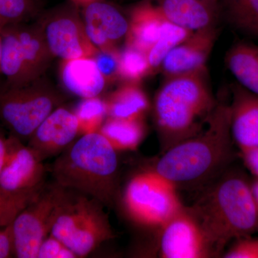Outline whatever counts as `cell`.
Masks as SVG:
<instances>
[{
  "label": "cell",
  "instance_id": "6da1fadb",
  "mask_svg": "<svg viewBox=\"0 0 258 258\" xmlns=\"http://www.w3.org/2000/svg\"><path fill=\"white\" fill-rule=\"evenodd\" d=\"M232 139L230 106L217 104L205 128L163 153L152 169L176 187L201 184L230 162Z\"/></svg>",
  "mask_w": 258,
  "mask_h": 258
},
{
  "label": "cell",
  "instance_id": "7a4b0ae2",
  "mask_svg": "<svg viewBox=\"0 0 258 258\" xmlns=\"http://www.w3.org/2000/svg\"><path fill=\"white\" fill-rule=\"evenodd\" d=\"M205 72L167 78L154 99L162 152L200 134L217 106Z\"/></svg>",
  "mask_w": 258,
  "mask_h": 258
},
{
  "label": "cell",
  "instance_id": "3957f363",
  "mask_svg": "<svg viewBox=\"0 0 258 258\" xmlns=\"http://www.w3.org/2000/svg\"><path fill=\"white\" fill-rule=\"evenodd\" d=\"M189 211L205 232L213 254L232 240L258 232V213L251 184L237 174L219 180Z\"/></svg>",
  "mask_w": 258,
  "mask_h": 258
},
{
  "label": "cell",
  "instance_id": "277c9868",
  "mask_svg": "<svg viewBox=\"0 0 258 258\" xmlns=\"http://www.w3.org/2000/svg\"><path fill=\"white\" fill-rule=\"evenodd\" d=\"M117 152L101 134H83L58 155L52 166L55 182L96 199L103 206L114 204Z\"/></svg>",
  "mask_w": 258,
  "mask_h": 258
},
{
  "label": "cell",
  "instance_id": "5b68a950",
  "mask_svg": "<svg viewBox=\"0 0 258 258\" xmlns=\"http://www.w3.org/2000/svg\"><path fill=\"white\" fill-rule=\"evenodd\" d=\"M103 205L96 199L66 189L50 234L77 257H86L114 237Z\"/></svg>",
  "mask_w": 258,
  "mask_h": 258
},
{
  "label": "cell",
  "instance_id": "8992f818",
  "mask_svg": "<svg viewBox=\"0 0 258 258\" xmlns=\"http://www.w3.org/2000/svg\"><path fill=\"white\" fill-rule=\"evenodd\" d=\"M3 40L1 74L6 86H20L40 79L53 56L38 25L27 23L0 30Z\"/></svg>",
  "mask_w": 258,
  "mask_h": 258
},
{
  "label": "cell",
  "instance_id": "52a82bcc",
  "mask_svg": "<svg viewBox=\"0 0 258 258\" xmlns=\"http://www.w3.org/2000/svg\"><path fill=\"white\" fill-rule=\"evenodd\" d=\"M123 205L127 215L139 225L161 228L184 208L176 185L153 169L128 181Z\"/></svg>",
  "mask_w": 258,
  "mask_h": 258
},
{
  "label": "cell",
  "instance_id": "ba28073f",
  "mask_svg": "<svg viewBox=\"0 0 258 258\" xmlns=\"http://www.w3.org/2000/svg\"><path fill=\"white\" fill-rule=\"evenodd\" d=\"M60 97L40 79L20 86L0 88V120L10 134L29 140L47 115L57 108Z\"/></svg>",
  "mask_w": 258,
  "mask_h": 258
},
{
  "label": "cell",
  "instance_id": "9c48e42d",
  "mask_svg": "<svg viewBox=\"0 0 258 258\" xmlns=\"http://www.w3.org/2000/svg\"><path fill=\"white\" fill-rule=\"evenodd\" d=\"M66 189L56 182L45 186L17 215L13 222L15 257L37 258L40 246L50 234Z\"/></svg>",
  "mask_w": 258,
  "mask_h": 258
},
{
  "label": "cell",
  "instance_id": "30bf717a",
  "mask_svg": "<svg viewBox=\"0 0 258 258\" xmlns=\"http://www.w3.org/2000/svg\"><path fill=\"white\" fill-rule=\"evenodd\" d=\"M37 25L53 57L62 60L93 57L98 51L88 38L82 19L74 7L67 5L52 10Z\"/></svg>",
  "mask_w": 258,
  "mask_h": 258
},
{
  "label": "cell",
  "instance_id": "8fae6325",
  "mask_svg": "<svg viewBox=\"0 0 258 258\" xmlns=\"http://www.w3.org/2000/svg\"><path fill=\"white\" fill-rule=\"evenodd\" d=\"M8 159L0 174V191L31 203L45 186V166L20 139L10 134Z\"/></svg>",
  "mask_w": 258,
  "mask_h": 258
},
{
  "label": "cell",
  "instance_id": "7c38bea8",
  "mask_svg": "<svg viewBox=\"0 0 258 258\" xmlns=\"http://www.w3.org/2000/svg\"><path fill=\"white\" fill-rule=\"evenodd\" d=\"M161 230V257L203 258L213 255L203 228L189 209L183 208Z\"/></svg>",
  "mask_w": 258,
  "mask_h": 258
},
{
  "label": "cell",
  "instance_id": "4fadbf2b",
  "mask_svg": "<svg viewBox=\"0 0 258 258\" xmlns=\"http://www.w3.org/2000/svg\"><path fill=\"white\" fill-rule=\"evenodd\" d=\"M80 134L74 112L57 107L40 123L28 140V146L40 160L60 155Z\"/></svg>",
  "mask_w": 258,
  "mask_h": 258
},
{
  "label": "cell",
  "instance_id": "5bb4252c",
  "mask_svg": "<svg viewBox=\"0 0 258 258\" xmlns=\"http://www.w3.org/2000/svg\"><path fill=\"white\" fill-rule=\"evenodd\" d=\"M82 20L88 38L98 50L118 47L128 32V19L114 5L103 0L83 5Z\"/></svg>",
  "mask_w": 258,
  "mask_h": 258
},
{
  "label": "cell",
  "instance_id": "9a60e30c",
  "mask_svg": "<svg viewBox=\"0 0 258 258\" xmlns=\"http://www.w3.org/2000/svg\"><path fill=\"white\" fill-rule=\"evenodd\" d=\"M215 26L194 32L166 55L160 71L166 79L206 71V64L216 41Z\"/></svg>",
  "mask_w": 258,
  "mask_h": 258
},
{
  "label": "cell",
  "instance_id": "2e32d148",
  "mask_svg": "<svg viewBox=\"0 0 258 258\" xmlns=\"http://www.w3.org/2000/svg\"><path fill=\"white\" fill-rule=\"evenodd\" d=\"M167 21L198 31L214 27L220 13V4L201 0H152Z\"/></svg>",
  "mask_w": 258,
  "mask_h": 258
},
{
  "label": "cell",
  "instance_id": "e0dca14e",
  "mask_svg": "<svg viewBox=\"0 0 258 258\" xmlns=\"http://www.w3.org/2000/svg\"><path fill=\"white\" fill-rule=\"evenodd\" d=\"M230 106L231 134L237 147L240 151L258 147V95L237 86Z\"/></svg>",
  "mask_w": 258,
  "mask_h": 258
},
{
  "label": "cell",
  "instance_id": "ac0fdd59",
  "mask_svg": "<svg viewBox=\"0 0 258 258\" xmlns=\"http://www.w3.org/2000/svg\"><path fill=\"white\" fill-rule=\"evenodd\" d=\"M60 76L64 88L82 98L99 96L108 85L93 57L62 60Z\"/></svg>",
  "mask_w": 258,
  "mask_h": 258
},
{
  "label": "cell",
  "instance_id": "d6986e66",
  "mask_svg": "<svg viewBox=\"0 0 258 258\" xmlns=\"http://www.w3.org/2000/svg\"><path fill=\"white\" fill-rule=\"evenodd\" d=\"M165 19L152 0L134 7L128 19L125 45L147 52L157 42Z\"/></svg>",
  "mask_w": 258,
  "mask_h": 258
},
{
  "label": "cell",
  "instance_id": "ffe728a7",
  "mask_svg": "<svg viewBox=\"0 0 258 258\" xmlns=\"http://www.w3.org/2000/svg\"><path fill=\"white\" fill-rule=\"evenodd\" d=\"M225 62L241 87L258 95L257 45L236 43L227 52Z\"/></svg>",
  "mask_w": 258,
  "mask_h": 258
},
{
  "label": "cell",
  "instance_id": "44dd1931",
  "mask_svg": "<svg viewBox=\"0 0 258 258\" xmlns=\"http://www.w3.org/2000/svg\"><path fill=\"white\" fill-rule=\"evenodd\" d=\"M105 101L110 118L142 119L149 107L147 94L138 83H125Z\"/></svg>",
  "mask_w": 258,
  "mask_h": 258
},
{
  "label": "cell",
  "instance_id": "7402d4cb",
  "mask_svg": "<svg viewBox=\"0 0 258 258\" xmlns=\"http://www.w3.org/2000/svg\"><path fill=\"white\" fill-rule=\"evenodd\" d=\"M145 132L143 118L122 119L110 117L98 131L116 152L137 149L143 140Z\"/></svg>",
  "mask_w": 258,
  "mask_h": 258
},
{
  "label": "cell",
  "instance_id": "603a6c76",
  "mask_svg": "<svg viewBox=\"0 0 258 258\" xmlns=\"http://www.w3.org/2000/svg\"><path fill=\"white\" fill-rule=\"evenodd\" d=\"M220 8L234 28L258 38V0H221Z\"/></svg>",
  "mask_w": 258,
  "mask_h": 258
},
{
  "label": "cell",
  "instance_id": "cb8c5ba5",
  "mask_svg": "<svg viewBox=\"0 0 258 258\" xmlns=\"http://www.w3.org/2000/svg\"><path fill=\"white\" fill-rule=\"evenodd\" d=\"M194 32L174 25L165 19L159 38L147 52L150 75L157 74L160 71L161 64L166 55L174 47L189 38Z\"/></svg>",
  "mask_w": 258,
  "mask_h": 258
},
{
  "label": "cell",
  "instance_id": "d4e9b609",
  "mask_svg": "<svg viewBox=\"0 0 258 258\" xmlns=\"http://www.w3.org/2000/svg\"><path fill=\"white\" fill-rule=\"evenodd\" d=\"M74 112L82 135L98 132L108 117L106 101L98 96L83 98Z\"/></svg>",
  "mask_w": 258,
  "mask_h": 258
},
{
  "label": "cell",
  "instance_id": "484cf974",
  "mask_svg": "<svg viewBox=\"0 0 258 258\" xmlns=\"http://www.w3.org/2000/svg\"><path fill=\"white\" fill-rule=\"evenodd\" d=\"M119 74L120 79L131 83H138L150 76L147 53L125 45L120 50Z\"/></svg>",
  "mask_w": 258,
  "mask_h": 258
},
{
  "label": "cell",
  "instance_id": "4316f807",
  "mask_svg": "<svg viewBox=\"0 0 258 258\" xmlns=\"http://www.w3.org/2000/svg\"><path fill=\"white\" fill-rule=\"evenodd\" d=\"M40 9L39 0H0V30L28 23Z\"/></svg>",
  "mask_w": 258,
  "mask_h": 258
},
{
  "label": "cell",
  "instance_id": "83f0119b",
  "mask_svg": "<svg viewBox=\"0 0 258 258\" xmlns=\"http://www.w3.org/2000/svg\"><path fill=\"white\" fill-rule=\"evenodd\" d=\"M107 84L120 79V50L118 47L98 50L93 57Z\"/></svg>",
  "mask_w": 258,
  "mask_h": 258
},
{
  "label": "cell",
  "instance_id": "f1b7e54d",
  "mask_svg": "<svg viewBox=\"0 0 258 258\" xmlns=\"http://www.w3.org/2000/svg\"><path fill=\"white\" fill-rule=\"evenodd\" d=\"M28 205L23 200L5 195L0 191V227L12 225L17 215Z\"/></svg>",
  "mask_w": 258,
  "mask_h": 258
},
{
  "label": "cell",
  "instance_id": "f546056e",
  "mask_svg": "<svg viewBox=\"0 0 258 258\" xmlns=\"http://www.w3.org/2000/svg\"><path fill=\"white\" fill-rule=\"evenodd\" d=\"M77 257L71 249L53 235H49L42 242L37 258Z\"/></svg>",
  "mask_w": 258,
  "mask_h": 258
},
{
  "label": "cell",
  "instance_id": "4dcf8cb0",
  "mask_svg": "<svg viewBox=\"0 0 258 258\" xmlns=\"http://www.w3.org/2000/svg\"><path fill=\"white\" fill-rule=\"evenodd\" d=\"M225 258H258V237L251 236L236 240L223 256Z\"/></svg>",
  "mask_w": 258,
  "mask_h": 258
},
{
  "label": "cell",
  "instance_id": "1f68e13d",
  "mask_svg": "<svg viewBox=\"0 0 258 258\" xmlns=\"http://www.w3.org/2000/svg\"><path fill=\"white\" fill-rule=\"evenodd\" d=\"M15 255L13 224L6 227H0V258Z\"/></svg>",
  "mask_w": 258,
  "mask_h": 258
},
{
  "label": "cell",
  "instance_id": "d6a6232c",
  "mask_svg": "<svg viewBox=\"0 0 258 258\" xmlns=\"http://www.w3.org/2000/svg\"><path fill=\"white\" fill-rule=\"evenodd\" d=\"M244 164L256 178H258V147L240 151Z\"/></svg>",
  "mask_w": 258,
  "mask_h": 258
},
{
  "label": "cell",
  "instance_id": "836d02e7",
  "mask_svg": "<svg viewBox=\"0 0 258 258\" xmlns=\"http://www.w3.org/2000/svg\"><path fill=\"white\" fill-rule=\"evenodd\" d=\"M10 149V137H6L0 130V174L4 168Z\"/></svg>",
  "mask_w": 258,
  "mask_h": 258
},
{
  "label": "cell",
  "instance_id": "e575fe53",
  "mask_svg": "<svg viewBox=\"0 0 258 258\" xmlns=\"http://www.w3.org/2000/svg\"><path fill=\"white\" fill-rule=\"evenodd\" d=\"M251 190H252V196H253L258 213V178H256L255 181L251 184Z\"/></svg>",
  "mask_w": 258,
  "mask_h": 258
},
{
  "label": "cell",
  "instance_id": "d590c367",
  "mask_svg": "<svg viewBox=\"0 0 258 258\" xmlns=\"http://www.w3.org/2000/svg\"><path fill=\"white\" fill-rule=\"evenodd\" d=\"M73 1L76 3V4L83 5L87 4L88 3H91V2L95 1V0H73Z\"/></svg>",
  "mask_w": 258,
  "mask_h": 258
},
{
  "label": "cell",
  "instance_id": "8d00e7d4",
  "mask_svg": "<svg viewBox=\"0 0 258 258\" xmlns=\"http://www.w3.org/2000/svg\"><path fill=\"white\" fill-rule=\"evenodd\" d=\"M201 1L206 2V3H213V4H220L221 0H201Z\"/></svg>",
  "mask_w": 258,
  "mask_h": 258
}]
</instances>
